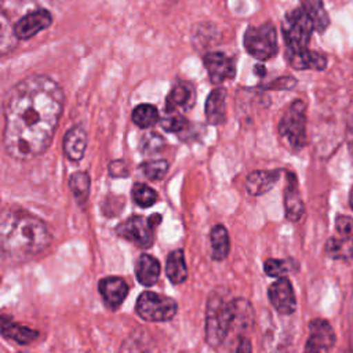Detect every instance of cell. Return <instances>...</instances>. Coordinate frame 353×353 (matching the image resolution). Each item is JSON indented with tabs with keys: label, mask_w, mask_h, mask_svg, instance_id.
Segmentation results:
<instances>
[{
	"label": "cell",
	"mask_w": 353,
	"mask_h": 353,
	"mask_svg": "<svg viewBox=\"0 0 353 353\" xmlns=\"http://www.w3.org/2000/svg\"><path fill=\"white\" fill-rule=\"evenodd\" d=\"M63 102L61 85L48 76H29L18 81L4 105L6 152L18 160L41 154L57 131Z\"/></svg>",
	"instance_id": "obj_1"
},
{
	"label": "cell",
	"mask_w": 353,
	"mask_h": 353,
	"mask_svg": "<svg viewBox=\"0 0 353 353\" xmlns=\"http://www.w3.org/2000/svg\"><path fill=\"white\" fill-rule=\"evenodd\" d=\"M51 243L46 223L25 211H4L0 221V244L3 255L25 261L43 252Z\"/></svg>",
	"instance_id": "obj_2"
},
{
	"label": "cell",
	"mask_w": 353,
	"mask_h": 353,
	"mask_svg": "<svg viewBox=\"0 0 353 353\" xmlns=\"http://www.w3.org/2000/svg\"><path fill=\"white\" fill-rule=\"evenodd\" d=\"M234 321V301H228L221 288L214 290L205 309V339L212 347L219 346Z\"/></svg>",
	"instance_id": "obj_3"
},
{
	"label": "cell",
	"mask_w": 353,
	"mask_h": 353,
	"mask_svg": "<svg viewBox=\"0 0 353 353\" xmlns=\"http://www.w3.org/2000/svg\"><path fill=\"white\" fill-rule=\"evenodd\" d=\"M279 135L291 150L298 152L306 145V103L296 99L285 109L279 123Z\"/></svg>",
	"instance_id": "obj_4"
},
{
	"label": "cell",
	"mask_w": 353,
	"mask_h": 353,
	"mask_svg": "<svg viewBox=\"0 0 353 353\" xmlns=\"http://www.w3.org/2000/svg\"><path fill=\"white\" fill-rule=\"evenodd\" d=\"M314 29V22L303 7L288 12L281 23L285 51H299L307 48Z\"/></svg>",
	"instance_id": "obj_5"
},
{
	"label": "cell",
	"mask_w": 353,
	"mask_h": 353,
	"mask_svg": "<svg viewBox=\"0 0 353 353\" xmlns=\"http://www.w3.org/2000/svg\"><path fill=\"white\" fill-rule=\"evenodd\" d=\"M178 310V303L165 295L153 292V291H145L142 292L135 305L137 314L150 323H160V321H170Z\"/></svg>",
	"instance_id": "obj_6"
},
{
	"label": "cell",
	"mask_w": 353,
	"mask_h": 353,
	"mask_svg": "<svg viewBox=\"0 0 353 353\" xmlns=\"http://www.w3.org/2000/svg\"><path fill=\"white\" fill-rule=\"evenodd\" d=\"M244 47L250 55L259 61L273 58L279 51L274 26L270 22L250 26L244 33Z\"/></svg>",
	"instance_id": "obj_7"
},
{
	"label": "cell",
	"mask_w": 353,
	"mask_h": 353,
	"mask_svg": "<svg viewBox=\"0 0 353 353\" xmlns=\"http://www.w3.org/2000/svg\"><path fill=\"white\" fill-rule=\"evenodd\" d=\"M153 229L154 226L150 223L149 218L132 215L116 226V233L119 237L131 241L139 248H149L154 241Z\"/></svg>",
	"instance_id": "obj_8"
},
{
	"label": "cell",
	"mask_w": 353,
	"mask_h": 353,
	"mask_svg": "<svg viewBox=\"0 0 353 353\" xmlns=\"http://www.w3.org/2000/svg\"><path fill=\"white\" fill-rule=\"evenodd\" d=\"M336 342L334 328L325 319H313L309 323V338L303 353L330 352Z\"/></svg>",
	"instance_id": "obj_9"
},
{
	"label": "cell",
	"mask_w": 353,
	"mask_h": 353,
	"mask_svg": "<svg viewBox=\"0 0 353 353\" xmlns=\"http://www.w3.org/2000/svg\"><path fill=\"white\" fill-rule=\"evenodd\" d=\"M268 296L272 306L284 316L292 314L296 310V298L288 277H279L268 290Z\"/></svg>",
	"instance_id": "obj_10"
},
{
	"label": "cell",
	"mask_w": 353,
	"mask_h": 353,
	"mask_svg": "<svg viewBox=\"0 0 353 353\" xmlns=\"http://www.w3.org/2000/svg\"><path fill=\"white\" fill-rule=\"evenodd\" d=\"M52 23V15L47 10H37L26 14L14 25V34L19 40H28Z\"/></svg>",
	"instance_id": "obj_11"
},
{
	"label": "cell",
	"mask_w": 353,
	"mask_h": 353,
	"mask_svg": "<svg viewBox=\"0 0 353 353\" xmlns=\"http://www.w3.org/2000/svg\"><path fill=\"white\" fill-rule=\"evenodd\" d=\"M204 66L212 84H222L225 80L233 79L236 74V66L232 58L222 52H208L204 55Z\"/></svg>",
	"instance_id": "obj_12"
},
{
	"label": "cell",
	"mask_w": 353,
	"mask_h": 353,
	"mask_svg": "<svg viewBox=\"0 0 353 353\" xmlns=\"http://www.w3.org/2000/svg\"><path fill=\"white\" fill-rule=\"evenodd\" d=\"M285 181L287 183L284 188V214L288 221L298 222L305 212V205L299 193L296 175L291 171H287Z\"/></svg>",
	"instance_id": "obj_13"
},
{
	"label": "cell",
	"mask_w": 353,
	"mask_h": 353,
	"mask_svg": "<svg viewBox=\"0 0 353 353\" xmlns=\"http://www.w3.org/2000/svg\"><path fill=\"white\" fill-rule=\"evenodd\" d=\"M196 102L194 85L189 81H178L167 95L164 110L165 113H178L179 110H189Z\"/></svg>",
	"instance_id": "obj_14"
},
{
	"label": "cell",
	"mask_w": 353,
	"mask_h": 353,
	"mask_svg": "<svg viewBox=\"0 0 353 353\" xmlns=\"http://www.w3.org/2000/svg\"><path fill=\"white\" fill-rule=\"evenodd\" d=\"M98 290L105 305L109 309L116 310L120 307L128 294V284L121 277L109 276L99 280Z\"/></svg>",
	"instance_id": "obj_15"
},
{
	"label": "cell",
	"mask_w": 353,
	"mask_h": 353,
	"mask_svg": "<svg viewBox=\"0 0 353 353\" xmlns=\"http://www.w3.org/2000/svg\"><path fill=\"white\" fill-rule=\"evenodd\" d=\"M280 175H281L280 170H270V171L258 170V171H252L245 178V182H244L245 190L251 196H262L263 193L269 192L276 185V182L279 181Z\"/></svg>",
	"instance_id": "obj_16"
},
{
	"label": "cell",
	"mask_w": 353,
	"mask_h": 353,
	"mask_svg": "<svg viewBox=\"0 0 353 353\" xmlns=\"http://www.w3.org/2000/svg\"><path fill=\"white\" fill-rule=\"evenodd\" d=\"M285 58L288 63L298 70H323L327 66V58L309 48L299 51H285Z\"/></svg>",
	"instance_id": "obj_17"
},
{
	"label": "cell",
	"mask_w": 353,
	"mask_h": 353,
	"mask_svg": "<svg viewBox=\"0 0 353 353\" xmlns=\"http://www.w3.org/2000/svg\"><path fill=\"white\" fill-rule=\"evenodd\" d=\"M87 148V134L83 127H72L63 138V152L65 156L72 161H79L83 159Z\"/></svg>",
	"instance_id": "obj_18"
},
{
	"label": "cell",
	"mask_w": 353,
	"mask_h": 353,
	"mask_svg": "<svg viewBox=\"0 0 353 353\" xmlns=\"http://www.w3.org/2000/svg\"><path fill=\"white\" fill-rule=\"evenodd\" d=\"M205 119L211 125L225 123L226 119V91L215 88L205 101Z\"/></svg>",
	"instance_id": "obj_19"
},
{
	"label": "cell",
	"mask_w": 353,
	"mask_h": 353,
	"mask_svg": "<svg viewBox=\"0 0 353 353\" xmlns=\"http://www.w3.org/2000/svg\"><path fill=\"white\" fill-rule=\"evenodd\" d=\"M160 270H161L160 262L149 254H142L135 261L137 279L145 287H150L159 280Z\"/></svg>",
	"instance_id": "obj_20"
},
{
	"label": "cell",
	"mask_w": 353,
	"mask_h": 353,
	"mask_svg": "<svg viewBox=\"0 0 353 353\" xmlns=\"http://www.w3.org/2000/svg\"><path fill=\"white\" fill-rule=\"evenodd\" d=\"M1 335L7 339L17 342L18 345H29L39 336V332L26 325L17 324L12 320L3 316L1 317Z\"/></svg>",
	"instance_id": "obj_21"
},
{
	"label": "cell",
	"mask_w": 353,
	"mask_h": 353,
	"mask_svg": "<svg viewBox=\"0 0 353 353\" xmlns=\"http://www.w3.org/2000/svg\"><path fill=\"white\" fill-rule=\"evenodd\" d=\"M325 255L335 261H350L353 259V237L332 236L325 241Z\"/></svg>",
	"instance_id": "obj_22"
},
{
	"label": "cell",
	"mask_w": 353,
	"mask_h": 353,
	"mask_svg": "<svg viewBox=\"0 0 353 353\" xmlns=\"http://www.w3.org/2000/svg\"><path fill=\"white\" fill-rule=\"evenodd\" d=\"M165 274L174 284H181L188 279V266L183 250L178 248L168 254L165 262Z\"/></svg>",
	"instance_id": "obj_23"
},
{
	"label": "cell",
	"mask_w": 353,
	"mask_h": 353,
	"mask_svg": "<svg viewBox=\"0 0 353 353\" xmlns=\"http://www.w3.org/2000/svg\"><path fill=\"white\" fill-rule=\"evenodd\" d=\"M211 258L214 261H223L230 250V240L228 230L223 225H215L210 230Z\"/></svg>",
	"instance_id": "obj_24"
},
{
	"label": "cell",
	"mask_w": 353,
	"mask_h": 353,
	"mask_svg": "<svg viewBox=\"0 0 353 353\" xmlns=\"http://www.w3.org/2000/svg\"><path fill=\"white\" fill-rule=\"evenodd\" d=\"M132 123L139 128H150L159 121V112L150 103H141L131 113Z\"/></svg>",
	"instance_id": "obj_25"
},
{
	"label": "cell",
	"mask_w": 353,
	"mask_h": 353,
	"mask_svg": "<svg viewBox=\"0 0 353 353\" xmlns=\"http://www.w3.org/2000/svg\"><path fill=\"white\" fill-rule=\"evenodd\" d=\"M69 188L80 205H84L90 194V175L84 171H77L69 178Z\"/></svg>",
	"instance_id": "obj_26"
},
{
	"label": "cell",
	"mask_w": 353,
	"mask_h": 353,
	"mask_svg": "<svg viewBox=\"0 0 353 353\" xmlns=\"http://www.w3.org/2000/svg\"><path fill=\"white\" fill-rule=\"evenodd\" d=\"M302 7L310 15L317 32H324L330 23L323 0H302Z\"/></svg>",
	"instance_id": "obj_27"
},
{
	"label": "cell",
	"mask_w": 353,
	"mask_h": 353,
	"mask_svg": "<svg viewBox=\"0 0 353 353\" xmlns=\"http://www.w3.org/2000/svg\"><path fill=\"white\" fill-rule=\"evenodd\" d=\"M298 269V263L294 259H274L269 258L263 262V270L270 277H283L288 272Z\"/></svg>",
	"instance_id": "obj_28"
},
{
	"label": "cell",
	"mask_w": 353,
	"mask_h": 353,
	"mask_svg": "<svg viewBox=\"0 0 353 353\" xmlns=\"http://www.w3.org/2000/svg\"><path fill=\"white\" fill-rule=\"evenodd\" d=\"M131 194H132V200L135 201V204H138L139 207H143V208L153 205L154 201L157 200V193L146 183H134V186L131 189Z\"/></svg>",
	"instance_id": "obj_29"
},
{
	"label": "cell",
	"mask_w": 353,
	"mask_h": 353,
	"mask_svg": "<svg viewBox=\"0 0 353 353\" xmlns=\"http://www.w3.org/2000/svg\"><path fill=\"white\" fill-rule=\"evenodd\" d=\"M139 168L142 170L143 175L148 179L160 181L165 176L168 171V163L165 160H148V161H143L139 165Z\"/></svg>",
	"instance_id": "obj_30"
},
{
	"label": "cell",
	"mask_w": 353,
	"mask_h": 353,
	"mask_svg": "<svg viewBox=\"0 0 353 353\" xmlns=\"http://www.w3.org/2000/svg\"><path fill=\"white\" fill-rule=\"evenodd\" d=\"M164 146V139L157 132H146L139 141V150L143 154H154L159 153Z\"/></svg>",
	"instance_id": "obj_31"
},
{
	"label": "cell",
	"mask_w": 353,
	"mask_h": 353,
	"mask_svg": "<svg viewBox=\"0 0 353 353\" xmlns=\"http://www.w3.org/2000/svg\"><path fill=\"white\" fill-rule=\"evenodd\" d=\"M167 114L168 116H165L160 121L163 130H165L167 132H179L188 127V121L181 113H167Z\"/></svg>",
	"instance_id": "obj_32"
},
{
	"label": "cell",
	"mask_w": 353,
	"mask_h": 353,
	"mask_svg": "<svg viewBox=\"0 0 353 353\" xmlns=\"http://www.w3.org/2000/svg\"><path fill=\"white\" fill-rule=\"evenodd\" d=\"M335 232L342 237H353V218L339 214L335 218Z\"/></svg>",
	"instance_id": "obj_33"
},
{
	"label": "cell",
	"mask_w": 353,
	"mask_h": 353,
	"mask_svg": "<svg viewBox=\"0 0 353 353\" xmlns=\"http://www.w3.org/2000/svg\"><path fill=\"white\" fill-rule=\"evenodd\" d=\"M109 172L112 176H127L128 175L127 165L123 160H113L109 164Z\"/></svg>",
	"instance_id": "obj_34"
},
{
	"label": "cell",
	"mask_w": 353,
	"mask_h": 353,
	"mask_svg": "<svg viewBox=\"0 0 353 353\" xmlns=\"http://www.w3.org/2000/svg\"><path fill=\"white\" fill-rule=\"evenodd\" d=\"M295 80L291 77H280L276 81L270 83L269 87H272L273 90H291L295 85Z\"/></svg>",
	"instance_id": "obj_35"
},
{
	"label": "cell",
	"mask_w": 353,
	"mask_h": 353,
	"mask_svg": "<svg viewBox=\"0 0 353 353\" xmlns=\"http://www.w3.org/2000/svg\"><path fill=\"white\" fill-rule=\"evenodd\" d=\"M236 353H252V347H251V342L247 338H241L239 341L237 345V350Z\"/></svg>",
	"instance_id": "obj_36"
},
{
	"label": "cell",
	"mask_w": 353,
	"mask_h": 353,
	"mask_svg": "<svg viewBox=\"0 0 353 353\" xmlns=\"http://www.w3.org/2000/svg\"><path fill=\"white\" fill-rule=\"evenodd\" d=\"M149 221H150V223H152L153 226H157V225L161 222V215H160V214H152V215L149 216Z\"/></svg>",
	"instance_id": "obj_37"
},
{
	"label": "cell",
	"mask_w": 353,
	"mask_h": 353,
	"mask_svg": "<svg viewBox=\"0 0 353 353\" xmlns=\"http://www.w3.org/2000/svg\"><path fill=\"white\" fill-rule=\"evenodd\" d=\"M349 204H350V208L353 210V186L350 189V194H349Z\"/></svg>",
	"instance_id": "obj_38"
},
{
	"label": "cell",
	"mask_w": 353,
	"mask_h": 353,
	"mask_svg": "<svg viewBox=\"0 0 353 353\" xmlns=\"http://www.w3.org/2000/svg\"><path fill=\"white\" fill-rule=\"evenodd\" d=\"M19 353H22V352H19Z\"/></svg>",
	"instance_id": "obj_39"
}]
</instances>
